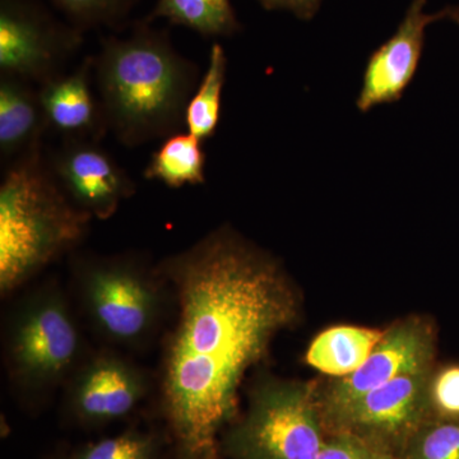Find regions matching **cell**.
<instances>
[{
    "label": "cell",
    "mask_w": 459,
    "mask_h": 459,
    "mask_svg": "<svg viewBox=\"0 0 459 459\" xmlns=\"http://www.w3.org/2000/svg\"><path fill=\"white\" fill-rule=\"evenodd\" d=\"M157 267L174 296L157 386L171 459H221L244 376L298 316L294 290L279 263L230 228Z\"/></svg>",
    "instance_id": "6da1fadb"
},
{
    "label": "cell",
    "mask_w": 459,
    "mask_h": 459,
    "mask_svg": "<svg viewBox=\"0 0 459 459\" xmlns=\"http://www.w3.org/2000/svg\"><path fill=\"white\" fill-rule=\"evenodd\" d=\"M93 81L108 131L129 147L183 132L201 75L168 33L140 23L126 38L104 39Z\"/></svg>",
    "instance_id": "7a4b0ae2"
},
{
    "label": "cell",
    "mask_w": 459,
    "mask_h": 459,
    "mask_svg": "<svg viewBox=\"0 0 459 459\" xmlns=\"http://www.w3.org/2000/svg\"><path fill=\"white\" fill-rule=\"evenodd\" d=\"M92 220L59 186L41 144L12 160L0 184L3 298L74 252Z\"/></svg>",
    "instance_id": "3957f363"
},
{
    "label": "cell",
    "mask_w": 459,
    "mask_h": 459,
    "mask_svg": "<svg viewBox=\"0 0 459 459\" xmlns=\"http://www.w3.org/2000/svg\"><path fill=\"white\" fill-rule=\"evenodd\" d=\"M71 268L81 310L105 342L141 350L159 336L174 296L157 265L132 255H81Z\"/></svg>",
    "instance_id": "277c9868"
},
{
    "label": "cell",
    "mask_w": 459,
    "mask_h": 459,
    "mask_svg": "<svg viewBox=\"0 0 459 459\" xmlns=\"http://www.w3.org/2000/svg\"><path fill=\"white\" fill-rule=\"evenodd\" d=\"M62 287L44 283L23 296L7 319L4 362L16 394L30 409L47 403L89 356Z\"/></svg>",
    "instance_id": "5b68a950"
},
{
    "label": "cell",
    "mask_w": 459,
    "mask_h": 459,
    "mask_svg": "<svg viewBox=\"0 0 459 459\" xmlns=\"http://www.w3.org/2000/svg\"><path fill=\"white\" fill-rule=\"evenodd\" d=\"M322 421L312 386L264 383L221 449L235 459H316L325 442Z\"/></svg>",
    "instance_id": "8992f818"
},
{
    "label": "cell",
    "mask_w": 459,
    "mask_h": 459,
    "mask_svg": "<svg viewBox=\"0 0 459 459\" xmlns=\"http://www.w3.org/2000/svg\"><path fill=\"white\" fill-rule=\"evenodd\" d=\"M83 32L60 22L39 0H0V74L44 84L63 74Z\"/></svg>",
    "instance_id": "52a82bcc"
},
{
    "label": "cell",
    "mask_w": 459,
    "mask_h": 459,
    "mask_svg": "<svg viewBox=\"0 0 459 459\" xmlns=\"http://www.w3.org/2000/svg\"><path fill=\"white\" fill-rule=\"evenodd\" d=\"M143 368L114 349L90 352L65 385V418L98 429L129 418L152 391Z\"/></svg>",
    "instance_id": "ba28073f"
},
{
    "label": "cell",
    "mask_w": 459,
    "mask_h": 459,
    "mask_svg": "<svg viewBox=\"0 0 459 459\" xmlns=\"http://www.w3.org/2000/svg\"><path fill=\"white\" fill-rule=\"evenodd\" d=\"M431 379L430 369L397 377L362 395L327 425L334 433L355 435L379 451L403 453L433 409Z\"/></svg>",
    "instance_id": "9c48e42d"
},
{
    "label": "cell",
    "mask_w": 459,
    "mask_h": 459,
    "mask_svg": "<svg viewBox=\"0 0 459 459\" xmlns=\"http://www.w3.org/2000/svg\"><path fill=\"white\" fill-rule=\"evenodd\" d=\"M434 352V331L425 320L407 319L394 325L358 370L334 382L318 400L323 421L328 424L362 395L397 377L430 369Z\"/></svg>",
    "instance_id": "30bf717a"
},
{
    "label": "cell",
    "mask_w": 459,
    "mask_h": 459,
    "mask_svg": "<svg viewBox=\"0 0 459 459\" xmlns=\"http://www.w3.org/2000/svg\"><path fill=\"white\" fill-rule=\"evenodd\" d=\"M96 140L65 138L48 157L68 198L92 219L108 220L135 192L134 181Z\"/></svg>",
    "instance_id": "8fae6325"
},
{
    "label": "cell",
    "mask_w": 459,
    "mask_h": 459,
    "mask_svg": "<svg viewBox=\"0 0 459 459\" xmlns=\"http://www.w3.org/2000/svg\"><path fill=\"white\" fill-rule=\"evenodd\" d=\"M425 7L427 0H412L397 31L371 54L356 101L362 113L401 99L418 71L429 25L442 20L455 21L459 25V8L428 13Z\"/></svg>",
    "instance_id": "7c38bea8"
},
{
    "label": "cell",
    "mask_w": 459,
    "mask_h": 459,
    "mask_svg": "<svg viewBox=\"0 0 459 459\" xmlns=\"http://www.w3.org/2000/svg\"><path fill=\"white\" fill-rule=\"evenodd\" d=\"M92 56L68 74L41 84L39 96L48 126L65 138L99 141L108 132L101 105L93 95Z\"/></svg>",
    "instance_id": "4fadbf2b"
},
{
    "label": "cell",
    "mask_w": 459,
    "mask_h": 459,
    "mask_svg": "<svg viewBox=\"0 0 459 459\" xmlns=\"http://www.w3.org/2000/svg\"><path fill=\"white\" fill-rule=\"evenodd\" d=\"M49 129L39 91L11 75L0 77V155L14 160L33 147Z\"/></svg>",
    "instance_id": "5bb4252c"
},
{
    "label": "cell",
    "mask_w": 459,
    "mask_h": 459,
    "mask_svg": "<svg viewBox=\"0 0 459 459\" xmlns=\"http://www.w3.org/2000/svg\"><path fill=\"white\" fill-rule=\"evenodd\" d=\"M383 334L377 329L351 325L329 328L310 344L307 360L328 376H350L369 358Z\"/></svg>",
    "instance_id": "9a60e30c"
},
{
    "label": "cell",
    "mask_w": 459,
    "mask_h": 459,
    "mask_svg": "<svg viewBox=\"0 0 459 459\" xmlns=\"http://www.w3.org/2000/svg\"><path fill=\"white\" fill-rule=\"evenodd\" d=\"M205 155L202 141L186 133L165 138L151 157L144 178L161 181L170 188L199 186L205 181Z\"/></svg>",
    "instance_id": "2e32d148"
},
{
    "label": "cell",
    "mask_w": 459,
    "mask_h": 459,
    "mask_svg": "<svg viewBox=\"0 0 459 459\" xmlns=\"http://www.w3.org/2000/svg\"><path fill=\"white\" fill-rule=\"evenodd\" d=\"M165 18L204 36H232L240 31L231 0H157L150 20Z\"/></svg>",
    "instance_id": "e0dca14e"
},
{
    "label": "cell",
    "mask_w": 459,
    "mask_h": 459,
    "mask_svg": "<svg viewBox=\"0 0 459 459\" xmlns=\"http://www.w3.org/2000/svg\"><path fill=\"white\" fill-rule=\"evenodd\" d=\"M228 57L221 44H213L210 62L186 113V129L204 142L212 137L221 119L222 92Z\"/></svg>",
    "instance_id": "ac0fdd59"
},
{
    "label": "cell",
    "mask_w": 459,
    "mask_h": 459,
    "mask_svg": "<svg viewBox=\"0 0 459 459\" xmlns=\"http://www.w3.org/2000/svg\"><path fill=\"white\" fill-rule=\"evenodd\" d=\"M168 443L164 434L131 428L75 446L54 459H162Z\"/></svg>",
    "instance_id": "d6986e66"
},
{
    "label": "cell",
    "mask_w": 459,
    "mask_h": 459,
    "mask_svg": "<svg viewBox=\"0 0 459 459\" xmlns=\"http://www.w3.org/2000/svg\"><path fill=\"white\" fill-rule=\"evenodd\" d=\"M402 455L401 459H459V418L429 419Z\"/></svg>",
    "instance_id": "ffe728a7"
},
{
    "label": "cell",
    "mask_w": 459,
    "mask_h": 459,
    "mask_svg": "<svg viewBox=\"0 0 459 459\" xmlns=\"http://www.w3.org/2000/svg\"><path fill=\"white\" fill-rule=\"evenodd\" d=\"M80 31L117 27L126 20L138 0H51Z\"/></svg>",
    "instance_id": "44dd1931"
},
{
    "label": "cell",
    "mask_w": 459,
    "mask_h": 459,
    "mask_svg": "<svg viewBox=\"0 0 459 459\" xmlns=\"http://www.w3.org/2000/svg\"><path fill=\"white\" fill-rule=\"evenodd\" d=\"M431 406L444 418H459V365L444 368L431 379Z\"/></svg>",
    "instance_id": "7402d4cb"
},
{
    "label": "cell",
    "mask_w": 459,
    "mask_h": 459,
    "mask_svg": "<svg viewBox=\"0 0 459 459\" xmlns=\"http://www.w3.org/2000/svg\"><path fill=\"white\" fill-rule=\"evenodd\" d=\"M391 453L379 451L360 437L347 433H334L325 440L316 459H385Z\"/></svg>",
    "instance_id": "603a6c76"
},
{
    "label": "cell",
    "mask_w": 459,
    "mask_h": 459,
    "mask_svg": "<svg viewBox=\"0 0 459 459\" xmlns=\"http://www.w3.org/2000/svg\"><path fill=\"white\" fill-rule=\"evenodd\" d=\"M267 11H286L299 20L309 21L318 13L323 0H256Z\"/></svg>",
    "instance_id": "cb8c5ba5"
},
{
    "label": "cell",
    "mask_w": 459,
    "mask_h": 459,
    "mask_svg": "<svg viewBox=\"0 0 459 459\" xmlns=\"http://www.w3.org/2000/svg\"><path fill=\"white\" fill-rule=\"evenodd\" d=\"M385 459H401V458L397 457V455H389L388 457H386Z\"/></svg>",
    "instance_id": "d4e9b609"
}]
</instances>
